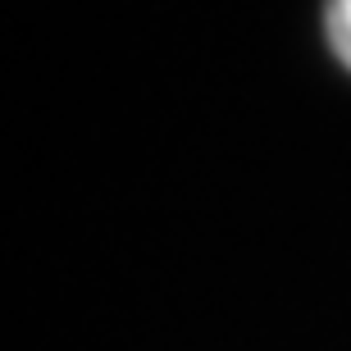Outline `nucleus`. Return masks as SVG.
Returning a JSON list of instances; mask_svg holds the SVG:
<instances>
[{"label": "nucleus", "mask_w": 351, "mask_h": 351, "mask_svg": "<svg viewBox=\"0 0 351 351\" xmlns=\"http://www.w3.org/2000/svg\"><path fill=\"white\" fill-rule=\"evenodd\" d=\"M324 32L333 55L351 69V0H328L324 5Z\"/></svg>", "instance_id": "nucleus-1"}]
</instances>
